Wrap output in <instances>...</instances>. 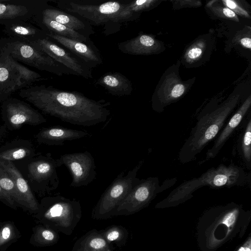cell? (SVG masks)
Returning <instances> with one entry per match:
<instances>
[{"label":"cell","mask_w":251,"mask_h":251,"mask_svg":"<svg viewBox=\"0 0 251 251\" xmlns=\"http://www.w3.org/2000/svg\"><path fill=\"white\" fill-rule=\"evenodd\" d=\"M33 216L38 224L70 235L81 218V206L78 201L58 195L43 201Z\"/></svg>","instance_id":"4"},{"label":"cell","mask_w":251,"mask_h":251,"mask_svg":"<svg viewBox=\"0 0 251 251\" xmlns=\"http://www.w3.org/2000/svg\"><path fill=\"white\" fill-rule=\"evenodd\" d=\"M19 95L44 113L73 125L91 126L105 122L111 114L109 102L52 86H30L20 90Z\"/></svg>","instance_id":"1"},{"label":"cell","mask_w":251,"mask_h":251,"mask_svg":"<svg viewBox=\"0 0 251 251\" xmlns=\"http://www.w3.org/2000/svg\"><path fill=\"white\" fill-rule=\"evenodd\" d=\"M47 35L50 39L71 52L91 69L97 67L103 63L99 50L92 41L82 42L53 33Z\"/></svg>","instance_id":"12"},{"label":"cell","mask_w":251,"mask_h":251,"mask_svg":"<svg viewBox=\"0 0 251 251\" xmlns=\"http://www.w3.org/2000/svg\"><path fill=\"white\" fill-rule=\"evenodd\" d=\"M1 168L5 171L15 182L18 191L23 201L25 210L32 214L36 213L39 204L33 195L27 182L15 166L10 161L0 160Z\"/></svg>","instance_id":"16"},{"label":"cell","mask_w":251,"mask_h":251,"mask_svg":"<svg viewBox=\"0 0 251 251\" xmlns=\"http://www.w3.org/2000/svg\"><path fill=\"white\" fill-rule=\"evenodd\" d=\"M207 6L210 8L211 11L215 15L220 18L238 21V18L236 14L226 6L218 5L216 6Z\"/></svg>","instance_id":"34"},{"label":"cell","mask_w":251,"mask_h":251,"mask_svg":"<svg viewBox=\"0 0 251 251\" xmlns=\"http://www.w3.org/2000/svg\"><path fill=\"white\" fill-rule=\"evenodd\" d=\"M59 233L43 225L38 224L32 228L29 243L34 247H46L52 246L58 241Z\"/></svg>","instance_id":"26"},{"label":"cell","mask_w":251,"mask_h":251,"mask_svg":"<svg viewBox=\"0 0 251 251\" xmlns=\"http://www.w3.org/2000/svg\"><path fill=\"white\" fill-rule=\"evenodd\" d=\"M247 180V176L243 168L232 163L228 165L222 164L207 170L199 177L185 181L158 203L155 207L177 205L191 198L193 193L202 187L219 188L240 186L244 185Z\"/></svg>","instance_id":"2"},{"label":"cell","mask_w":251,"mask_h":251,"mask_svg":"<svg viewBox=\"0 0 251 251\" xmlns=\"http://www.w3.org/2000/svg\"><path fill=\"white\" fill-rule=\"evenodd\" d=\"M32 21L47 34L53 33L79 42H88L91 41L90 38L80 34L75 31L43 15L42 12L35 15Z\"/></svg>","instance_id":"22"},{"label":"cell","mask_w":251,"mask_h":251,"mask_svg":"<svg viewBox=\"0 0 251 251\" xmlns=\"http://www.w3.org/2000/svg\"><path fill=\"white\" fill-rule=\"evenodd\" d=\"M240 154L247 166L251 167V119L247 123L242 135L240 145Z\"/></svg>","instance_id":"31"},{"label":"cell","mask_w":251,"mask_h":251,"mask_svg":"<svg viewBox=\"0 0 251 251\" xmlns=\"http://www.w3.org/2000/svg\"><path fill=\"white\" fill-rule=\"evenodd\" d=\"M144 163L142 160L125 175L120 173L101 196L92 214L94 219H106L113 217L119 204L132 188L140 181L137 173Z\"/></svg>","instance_id":"7"},{"label":"cell","mask_w":251,"mask_h":251,"mask_svg":"<svg viewBox=\"0 0 251 251\" xmlns=\"http://www.w3.org/2000/svg\"><path fill=\"white\" fill-rule=\"evenodd\" d=\"M96 84L104 88L113 96L130 95L133 91L131 82L125 75L118 72H108L101 76Z\"/></svg>","instance_id":"21"},{"label":"cell","mask_w":251,"mask_h":251,"mask_svg":"<svg viewBox=\"0 0 251 251\" xmlns=\"http://www.w3.org/2000/svg\"><path fill=\"white\" fill-rule=\"evenodd\" d=\"M176 181V178H168L160 184L157 177L140 179L118 206L113 216H128L140 211L158 194L175 185Z\"/></svg>","instance_id":"8"},{"label":"cell","mask_w":251,"mask_h":251,"mask_svg":"<svg viewBox=\"0 0 251 251\" xmlns=\"http://www.w3.org/2000/svg\"><path fill=\"white\" fill-rule=\"evenodd\" d=\"M48 0H0V25L29 22L48 5Z\"/></svg>","instance_id":"10"},{"label":"cell","mask_w":251,"mask_h":251,"mask_svg":"<svg viewBox=\"0 0 251 251\" xmlns=\"http://www.w3.org/2000/svg\"><path fill=\"white\" fill-rule=\"evenodd\" d=\"M3 102V109L8 120L15 127L23 124L36 125L46 122V119L37 111L16 98H9Z\"/></svg>","instance_id":"13"},{"label":"cell","mask_w":251,"mask_h":251,"mask_svg":"<svg viewBox=\"0 0 251 251\" xmlns=\"http://www.w3.org/2000/svg\"><path fill=\"white\" fill-rule=\"evenodd\" d=\"M240 44L244 47L249 49L251 48V38L249 37H244L241 39Z\"/></svg>","instance_id":"39"},{"label":"cell","mask_w":251,"mask_h":251,"mask_svg":"<svg viewBox=\"0 0 251 251\" xmlns=\"http://www.w3.org/2000/svg\"><path fill=\"white\" fill-rule=\"evenodd\" d=\"M204 43L200 42L194 44L185 54V58L188 62H194L199 59L204 52Z\"/></svg>","instance_id":"33"},{"label":"cell","mask_w":251,"mask_h":251,"mask_svg":"<svg viewBox=\"0 0 251 251\" xmlns=\"http://www.w3.org/2000/svg\"><path fill=\"white\" fill-rule=\"evenodd\" d=\"M237 99L229 100L214 109L199 116L178 153L179 161L185 164L194 160L205 147L217 135L235 107Z\"/></svg>","instance_id":"3"},{"label":"cell","mask_w":251,"mask_h":251,"mask_svg":"<svg viewBox=\"0 0 251 251\" xmlns=\"http://www.w3.org/2000/svg\"><path fill=\"white\" fill-rule=\"evenodd\" d=\"M236 251H251V238L250 236Z\"/></svg>","instance_id":"38"},{"label":"cell","mask_w":251,"mask_h":251,"mask_svg":"<svg viewBox=\"0 0 251 251\" xmlns=\"http://www.w3.org/2000/svg\"><path fill=\"white\" fill-rule=\"evenodd\" d=\"M0 186L19 206L25 209L22 199L18 191L14 181L3 169L0 170Z\"/></svg>","instance_id":"30"},{"label":"cell","mask_w":251,"mask_h":251,"mask_svg":"<svg viewBox=\"0 0 251 251\" xmlns=\"http://www.w3.org/2000/svg\"><path fill=\"white\" fill-rule=\"evenodd\" d=\"M118 49L130 55H148L157 53L160 44L152 35L140 34L136 37L118 43Z\"/></svg>","instance_id":"19"},{"label":"cell","mask_w":251,"mask_h":251,"mask_svg":"<svg viewBox=\"0 0 251 251\" xmlns=\"http://www.w3.org/2000/svg\"><path fill=\"white\" fill-rule=\"evenodd\" d=\"M112 247L99 231L93 229L75 242L72 251H113Z\"/></svg>","instance_id":"25"},{"label":"cell","mask_w":251,"mask_h":251,"mask_svg":"<svg viewBox=\"0 0 251 251\" xmlns=\"http://www.w3.org/2000/svg\"><path fill=\"white\" fill-rule=\"evenodd\" d=\"M129 1L101 2L82 0H57L53 1L60 10L77 15L92 25L108 26L109 24H112L114 17Z\"/></svg>","instance_id":"6"},{"label":"cell","mask_w":251,"mask_h":251,"mask_svg":"<svg viewBox=\"0 0 251 251\" xmlns=\"http://www.w3.org/2000/svg\"><path fill=\"white\" fill-rule=\"evenodd\" d=\"M21 237V232L13 222H2L0 227V249L4 248H8Z\"/></svg>","instance_id":"27"},{"label":"cell","mask_w":251,"mask_h":251,"mask_svg":"<svg viewBox=\"0 0 251 251\" xmlns=\"http://www.w3.org/2000/svg\"><path fill=\"white\" fill-rule=\"evenodd\" d=\"M159 1L156 0H137L129 1L112 21V24L136 20L142 12L149 11L155 7Z\"/></svg>","instance_id":"24"},{"label":"cell","mask_w":251,"mask_h":251,"mask_svg":"<svg viewBox=\"0 0 251 251\" xmlns=\"http://www.w3.org/2000/svg\"><path fill=\"white\" fill-rule=\"evenodd\" d=\"M222 2L226 7L231 10L236 14H237L246 18H250V16L248 12L235 1L232 0H223Z\"/></svg>","instance_id":"35"},{"label":"cell","mask_w":251,"mask_h":251,"mask_svg":"<svg viewBox=\"0 0 251 251\" xmlns=\"http://www.w3.org/2000/svg\"><path fill=\"white\" fill-rule=\"evenodd\" d=\"M59 158L71 174V187L86 186L96 179L94 158L88 151L64 154Z\"/></svg>","instance_id":"9"},{"label":"cell","mask_w":251,"mask_h":251,"mask_svg":"<svg viewBox=\"0 0 251 251\" xmlns=\"http://www.w3.org/2000/svg\"><path fill=\"white\" fill-rule=\"evenodd\" d=\"M42 14L86 37L95 33L90 24L84 19L49 5Z\"/></svg>","instance_id":"17"},{"label":"cell","mask_w":251,"mask_h":251,"mask_svg":"<svg viewBox=\"0 0 251 251\" xmlns=\"http://www.w3.org/2000/svg\"><path fill=\"white\" fill-rule=\"evenodd\" d=\"M29 43L69 69L76 75L86 79L93 78L92 69L71 52L59 46L48 37Z\"/></svg>","instance_id":"11"},{"label":"cell","mask_w":251,"mask_h":251,"mask_svg":"<svg viewBox=\"0 0 251 251\" xmlns=\"http://www.w3.org/2000/svg\"><path fill=\"white\" fill-rule=\"evenodd\" d=\"M251 104V97L250 96L227 122L215 140L212 147L207 150L205 159L202 162L214 158L218 154L234 130L241 122L250 108Z\"/></svg>","instance_id":"18"},{"label":"cell","mask_w":251,"mask_h":251,"mask_svg":"<svg viewBox=\"0 0 251 251\" xmlns=\"http://www.w3.org/2000/svg\"><path fill=\"white\" fill-rule=\"evenodd\" d=\"M0 47L15 60L58 76L76 75L30 43L11 37L0 38Z\"/></svg>","instance_id":"5"},{"label":"cell","mask_w":251,"mask_h":251,"mask_svg":"<svg viewBox=\"0 0 251 251\" xmlns=\"http://www.w3.org/2000/svg\"><path fill=\"white\" fill-rule=\"evenodd\" d=\"M62 165L60 158L54 159L49 154L30 163L29 174L33 179L45 184L47 191H50L55 189L59 185L57 168Z\"/></svg>","instance_id":"14"},{"label":"cell","mask_w":251,"mask_h":251,"mask_svg":"<svg viewBox=\"0 0 251 251\" xmlns=\"http://www.w3.org/2000/svg\"><path fill=\"white\" fill-rule=\"evenodd\" d=\"M29 152V150L26 148H15L1 152L0 153V159L10 161L21 159L28 155Z\"/></svg>","instance_id":"32"},{"label":"cell","mask_w":251,"mask_h":251,"mask_svg":"<svg viewBox=\"0 0 251 251\" xmlns=\"http://www.w3.org/2000/svg\"><path fill=\"white\" fill-rule=\"evenodd\" d=\"M7 248H4L2 249H0V251H6Z\"/></svg>","instance_id":"40"},{"label":"cell","mask_w":251,"mask_h":251,"mask_svg":"<svg viewBox=\"0 0 251 251\" xmlns=\"http://www.w3.org/2000/svg\"><path fill=\"white\" fill-rule=\"evenodd\" d=\"M100 232L108 243H114L119 247L125 244L128 236L127 230L121 226L113 225Z\"/></svg>","instance_id":"29"},{"label":"cell","mask_w":251,"mask_h":251,"mask_svg":"<svg viewBox=\"0 0 251 251\" xmlns=\"http://www.w3.org/2000/svg\"><path fill=\"white\" fill-rule=\"evenodd\" d=\"M12 61L19 75L20 90L30 86L35 82L47 79L38 73L30 70L12 58Z\"/></svg>","instance_id":"28"},{"label":"cell","mask_w":251,"mask_h":251,"mask_svg":"<svg viewBox=\"0 0 251 251\" xmlns=\"http://www.w3.org/2000/svg\"><path fill=\"white\" fill-rule=\"evenodd\" d=\"M174 7L181 8L185 7L198 6L201 5V2L198 0H176L175 1Z\"/></svg>","instance_id":"37"},{"label":"cell","mask_w":251,"mask_h":251,"mask_svg":"<svg viewBox=\"0 0 251 251\" xmlns=\"http://www.w3.org/2000/svg\"><path fill=\"white\" fill-rule=\"evenodd\" d=\"M0 200L10 208L16 210L17 205L11 197L0 186Z\"/></svg>","instance_id":"36"},{"label":"cell","mask_w":251,"mask_h":251,"mask_svg":"<svg viewBox=\"0 0 251 251\" xmlns=\"http://www.w3.org/2000/svg\"><path fill=\"white\" fill-rule=\"evenodd\" d=\"M18 90H20L18 72L12 57L0 47V101H4Z\"/></svg>","instance_id":"15"},{"label":"cell","mask_w":251,"mask_h":251,"mask_svg":"<svg viewBox=\"0 0 251 251\" xmlns=\"http://www.w3.org/2000/svg\"><path fill=\"white\" fill-rule=\"evenodd\" d=\"M2 222L0 221V227L2 225Z\"/></svg>","instance_id":"41"},{"label":"cell","mask_w":251,"mask_h":251,"mask_svg":"<svg viewBox=\"0 0 251 251\" xmlns=\"http://www.w3.org/2000/svg\"><path fill=\"white\" fill-rule=\"evenodd\" d=\"M4 26L3 31L9 37L28 43L48 37L45 32L28 22L19 21Z\"/></svg>","instance_id":"23"},{"label":"cell","mask_w":251,"mask_h":251,"mask_svg":"<svg viewBox=\"0 0 251 251\" xmlns=\"http://www.w3.org/2000/svg\"><path fill=\"white\" fill-rule=\"evenodd\" d=\"M86 131L68 128L61 126L46 128L39 134L40 140L50 145H62L66 141L89 136Z\"/></svg>","instance_id":"20"}]
</instances>
